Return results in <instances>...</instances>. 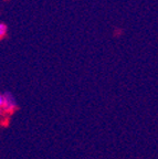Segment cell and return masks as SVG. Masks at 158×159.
Returning <instances> with one entry per match:
<instances>
[{
  "label": "cell",
  "mask_w": 158,
  "mask_h": 159,
  "mask_svg": "<svg viewBox=\"0 0 158 159\" xmlns=\"http://www.w3.org/2000/svg\"><path fill=\"white\" fill-rule=\"evenodd\" d=\"M8 32V25L6 23H0V38H5Z\"/></svg>",
  "instance_id": "obj_2"
},
{
  "label": "cell",
  "mask_w": 158,
  "mask_h": 159,
  "mask_svg": "<svg viewBox=\"0 0 158 159\" xmlns=\"http://www.w3.org/2000/svg\"><path fill=\"white\" fill-rule=\"evenodd\" d=\"M18 108V102L12 93L5 91L0 94V113L2 116H11Z\"/></svg>",
  "instance_id": "obj_1"
}]
</instances>
